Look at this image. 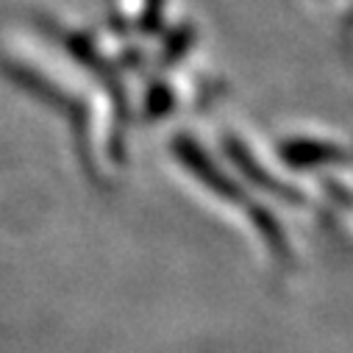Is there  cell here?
Wrapping results in <instances>:
<instances>
[{
  "label": "cell",
  "mask_w": 353,
  "mask_h": 353,
  "mask_svg": "<svg viewBox=\"0 0 353 353\" xmlns=\"http://www.w3.org/2000/svg\"><path fill=\"white\" fill-rule=\"evenodd\" d=\"M175 150H179V156H181V164H184L192 175H198L206 190H212L214 195L231 198L234 203H239L236 209H245V212H248V217L253 220V225H259V234L268 239L273 256H279V259H287V256H290L287 236H281L276 220H273L268 212H264V209H259L250 198H245L236 187H228V179H225L220 170H214V164L209 161V156H206L198 145H192V142H179V145H175Z\"/></svg>",
  "instance_id": "cell-1"
},
{
  "label": "cell",
  "mask_w": 353,
  "mask_h": 353,
  "mask_svg": "<svg viewBox=\"0 0 353 353\" xmlns=\"http://www.w3.org/2000/svg\"><path fill=\"white\" fill-rule=\"evenodd\" d=\"M339 148L331 142H317V139H290L281 145V156L287 159V164L292 167H320V164H331L334 159H339Z\"/></svg>",
  "instance_id": "cell-2"
}]
</instances>
